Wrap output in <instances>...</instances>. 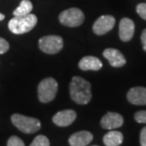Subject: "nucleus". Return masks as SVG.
I'll return each instance as SVG.
<instances>
[{"label":"nucleus","instance_id":"1","mask_svg":"<svg viewBox=\"0 0 146 146\" xmlns=\"http://www.w3.org/2000/svg\"><path fill=\"white\" fill-rule=\"evenodd\" d=\"M70 95L72 99L79 105H86L92 98L91 84L80 76H74L70 83Z\"/></svg>","mask_w":146,"mask_h":146},{"label":"nucleus","instance_id":"2","mask_svg":"<svg viewBox=\"0 0 146 146\" xmlns=\"http://www.w3.org/2000/svg\"><path fill=\"white\" fill-rule=\"evenodd\" d=\"M37 18L33 14H28L25 16H14L8 22V28L14 34H24L36 26Z\"/></svg>","mask_w":146,"mask_h":146},{"label":"nucleus","instance_id":"3","mask_svg":"<svg viewBox=\"0 0 146 146\" xmlns=\"http://www.w3.org/2000/svg\"><path fill=\"white\" fill-rule=\"evenodd\" d=\"M11 119L13 125L21 131L26 134L34 133L41 128V122L36 118L28 117L20 114H14Z\"/></svg>","mask_w":146,"mask_h":146},{"label":"nucleus","instance_id":"4","mask_svg":"<svg viewBox=\"0 0 146 146\" xmlns=\"http://www.w3.org/2000/svg\"><path fill=\"white\" fill-rule=\"evenodd\" d=\"M58 92V82L52 77L42 80L38 84L37 93L39 101L42 103H48L55 98Z\"/></svg>","mask_w":146,"mask_h":146},{"label":"nucleus","instance_id":"5","mask_svg":"<svg viewBox=\"0 0 146 146\" xmlns=\"http://www.w3.org/2000/svg\"><path fill=\"white\" fill-rule=\"evenodd\" d=\"M59 22L67 27H78L83 24L84 15L77 7H72L62 11L58 16Z\"/></svg>","mask_w":146,"mask_h":146},{"label":"nucleus","instance_id":"6","mask_svg":"<svg viewBox=\"0 0 146 146\" xmlns=\"http://www.w3.org/2000/svg\"><path fill=\"white\" fill-rule=\"evenodd\" d=\"M39 48L46 54H54L58 53L63 47V41L61 36L57 35H48L39 39Z\"/></svg>","mask_w":146,"mask_h":146},{"label":"nucleus","instance_id":"7","mask_svg":"<svg viewBox=\"0 0 146 146\" xmlns=\"http://www.w3.org/2000/svg\"><path fill=\"white\" fill-rule=\"evenodd\" d=\"M115 25V19L114 16L110 15L102 16L94 22L93 30L97 35H104L110 31Z\"/></svg>","mask_w":146,"mask_h":146},{"label":"nucleus","instance_id":"8","mask_svg":"<svg viewBox=\"0 0 146 146\" xmlns=\"http://www.w3.org/2000/svg\"><path fill=\"white\" fill-rule=\"evenodd\" d=\"M101 127L104 129L112 130L120 127L123 124V116L115 112H108L102 117L100 122Z\"/></svg>","mask_w":146,"mask_h":146},{"label":"nucleus","instance_id":"9","mask_svg":"<svg viewBox=\"0 0 146 146\" xmlns=\"http://www.w3.org/2000/svg\"><path fill=\"white\" fill-rule=\"evenodd\" d=\"M76 119V113L73 110H64L58 112L53 117V123L58 127H68Z\"/></svg>","mask_w":146,"mask_h":146},{"label":"nucleus","instance_id":"10","mask_svg":"<svg viewBox=\"0 0 146 146\" xmlns=\"http://www.w3.org/2000/svg\"><path fill=\"white\" fill-rule=\"evenodd\" d=\"M135 32V24L129 18H123L119 23V35L123 42H127L131 40Z\"/></svg>","mask_w":146,"mask_h":146},{"label":"nucleus","instance_id":"11","mask_svg":"<svg viewBox=\"0 0 146 146\" xmlns=\"http://www.w3.org/2000/svg\"><path fill=\"white\" fill-rule=\"evenodd\" d=\"M103 56L109 61L110 64L114 68H121L123 65H125V57L117 49H114V48L106 49L103 51Z\"/></svg>","mask_w":146,"mask_h":146},{"label":"nucleus","instance_id":"12","mask_svg":"<svg viewBox=\"0 0 146 146\" xmlns=\"http://www.w3.org/2000/svg\"><path fill=\"white\" fill-rule=\"evenodd\" d=\"M127 98L128 102L136 106L146 105V88L145 87H134L127 92Z\"/></svg>","mask_w":146,"mask_h":146},{"label":"nucleus","instance_id":"13","mask_svg":"<svg viewBox=\"0 0 146 146\" xmlns=\"http://www.w3.org/2000/svg\"><path fill=\"white\" fill-rule=\"evenodd\" d=\"M94 136L88 131H77L69 137L68 142L71 146H86L91 143Z\"/></svg>","mask_w":146,"mask_h":146},{"label":"nucleus","instance_id":"14","mask_svg":"<svg viewBox=\"0 0 146 146\" xmlns=\"http://www.w3.org/2000/svg\"><path fill=\"white\" fill-rule=\"evenodd\" d=\"M79 68L82 71H98L102 68V63L98 58L85 56L79 62Z\"/></svg>","mask_w":146,"mask_h":146},{"label":"nucleus","instance_id":"15","mask_svg":"<svg viewBox=\"0 0 146 146\" xmlns=\"http://www.w3.org/2000/svg\"><path fill=\"white\" fill-rule=\"evenodd\" d=\"M123 141L122 132L111 131L106 133L103 137V143L106 146H119Z\"/></svg>","mask_w":146,"mask_h":146},{"label":"nucleus","instance_id":"16","mask_svg":"<svg viewBox=\"0 0 146 146\" xmlns=\"http://www.w3.org/2000/svg\"><path fill=\"white\" fill-rule=\"evenodd\" d=\"M33 7V3L29 0H22L19 7L13 11V15L15 16L28 15L32 11Z\"/></svg>","mask_w":146,"mask_h":146},{"label":"nucleus","instance_id":"17","mask_svg":"<svg viewBox=\"0 0 146 146\" xmlns=\"http://www.w3.org/2000/svg\"><path fill=\"white\" fill-rule=\"evenodd\" d=\"M29 146H50V141L46 136L39 135L35 137Z\"/></svg>","mask_w":146,"mask_h":146},{"label":"nucleus","instance_id":"18","mask_svg":"<svg viewBox=\"0 0 146 146\" xmlns=\"http://www.w3.org/2000/svg\"><path fill=\"white\" fill-rule=\"evenodd\" d=\"M7 146H25L24 141L18 136H12L7 141Z\"/></svg>","mask_w":146,"mask_h":146},{"label":"nucleus","instance_id":"19","mask_svg":"<svg viewBox=\"0 0 146 146\" xmlns=\"http://www.w3.org/2000/svg\"><path fill=\"white\" fill-rule=\"evenodd\" d=\"M134 119L139 123H146V110L137 111L134 115Z\"/></svg>","mask_w":146,"mask_h":146},{"label":"nucleus","instance_id":"20","mask_svg":"<svg viewBox=\"0 0 146 146\" xmlns=\"http://www.w3.org/2000/svg\"><path fill=\"white\" fill-rule=\"evenodd\" d=\"M136 12L142 19L146 21V3H140L136 6Z\"/></svg>","mask_w":146,"mask_h":146},{"label":"nucleus","instance_id":"21","mask_svg":"<svg viewBox=\"0 0 146 146\" xmlns=\"http://www.w3.org/2000/svg\"><path fill=\"white\" fill-rule=\"evenodd\" d=\"M9 43L3 37H0V54L7 52L9 50Z\"/></svg>","mask_w":146,"mask_h":146},{"label":"nucleus","instance_id":"22","mask_svg":"<svg viewBox=\"0 0 146 146\" xmlns=\"http://www.w3.org/2000/svg\"><path fill=\"white\" fill-rule=\"evenodd\" d=\"M140 142L141 146H146V127H143L141 131Z\"/></svg>","mask_w":146,"mask_h":146},{"label":"nucleus","instance_id":"23","mask_svg":"<svg viewBox=\"0 0 146 146\" xmlns=\"http://www.w3.org/2000/svg\"><path fill=\"white\" fill-rule=\"evenodd\" d=\"M141 42L143 45V49L146 52V29H144L142 33H141Z\"/></svg>","mask_w":146,"mask_h":146},{"label":"nucleus","instance_id":"24","mask_svg":"<svg viewBox=\"0 0 146 146\" xmlns=\"http://www.w3.org/2000/svg\"><path fill=\"white\" fill-rule=\"evenodd\" d=\"M4 18H5V16H4L3 14L0 13V21H3V20H4Z\"/></svg>","mask_w":146,"mask_h":146},{"label":"nucleus","instance_id":"25","mask_svg":"<svg viewBox=\"0 0 146 146\" xmlns=\"http://www.w3.org/2000/svg\"><path fill=\"white\" fill-rule=\"evenodd\" d=\"M92 146H98V145H92Z\"/></svg>","mask_w":146,"mask_h":146}]
</instances>
